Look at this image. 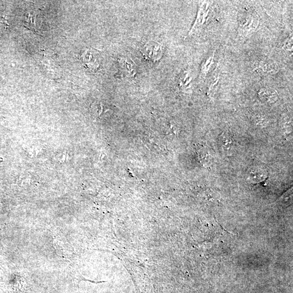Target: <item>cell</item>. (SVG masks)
<instances>
[{
  "label": "cell",
  "mask_w": 293,
  "mask_h": 293,
  "mask_svg": "<svg viewBox=\"0 0 293 293\" xmlns=\"http://www.w3.org/2000/svg\"><path fill=\"white\" fill-rule=\"evenodd\" d=\"M200 156L202 162L204 164L209 166L211 162V158L209 152L208 151L207 152L206 151H204L200 153Z\"/></svg>",
  "instance_id": "obj_13"
},
{
  "label": "cell",
  "mask_w": 293,
  "mask_h": 293,
  "mask_svg": "<svg viewBox=\"0 0 293 293\" xmlns=\"http://www.w3.org/2000/svg\"><path fill=\"white\" fill-rule=\"evenodd\" d=\"M118 62L122 72L126 77H133L137 72L136 66L131 59L128 57H120Z\"/></svg>",
  "instance_id": "obj_6"
},
{
  "label": "cell",
  "mask_w": 293,
  "mask_h": 293,
  "mask_svg": "<svg viewBox=\"0 0 293 293\" xmlns=\"http://www.w3.org/2000/svg\"><path fill=\"white\" fill-rule=\"evenodd\" d=\"M142 53L147 59L152 61H157L162 58L163 46L158 42L149 41L143 47Z\"/></svg>",
  "instance_id": "obj_4"
},
{
  "label": "cell",
  "mask_w": 293,
  "mask_h": 293,
  "mask_svg": "<svg viewBox=\"0 0 293 293\" xmlns=\"http://www.w3.org/2000/svg\"><path fill=\"white\" fill-rule=\"evenodd\" d=\"M260 18L254 11L246 10L238 16V34L246 37L255 32L260 25Z\"/></svg>",
  "instance_id": "obj_1"
},
{
  "label": "cell",
  "mask_w": 293,
  "mask_h": 293,
  "mask_svg": "<svg viewBox=\"0 0 293 293\" xmlns=\"http://www.w3.org/2000/svg\"><path fill=\"white\" fill-rule=\"evenodd\" d=\"M84 66L91 71L96 72L101 64V59L99 52L92 49L84 51L81 56Z\"/></svg>",
  "instance_id": "obj_3"
},
{
  "label": "cell",
  "mask_w": 293,
  "mask_h": 293,
  "mask_svg": "<svg viewBox=\"0 0 293 293\" xmlns=\"http://www.w3.org/2000/svg\"><path fill=\"white\" fill-rule=\"evenodd\" d=\"M267 172L265 170L256 167L252 168L247 172L246 177L251 182L258 183L266 179Z\"/></svg>",
  "instance_id": "obj_8"
},
{
  "label": "cell",
  "mask_w": 293,
  "mask_h": 293,
  "mask_svg": "<svg viewBox=\"0 0 293 293\" xmlns=\"http://www.w3.org/2000/svg\"><path fill=\"white\" fill-rule=\"evenodd\" d=\"M221 146L225 151H231L233 147V141L231 138L227 134H222L220 137Z\"/></svg>",
  "instance_id": "obj_11"
},
{
  "label": "cell",
  "mask_w": 293,
  "mask_h": 293,
  "mask_svg": "<svg viewBox=\"0 0 293 293\" xmlns=\"http://www.w3.org/2000/svg\"><path fill=\"white\" fill-rule=\"evenodd\" d=\"M255 70L257 73L265 75H273L279 72V66L274 60L263 59L258 62Z\"/></svg>",
  "instance_id": "obj_5"
},
{
  "label": "cell",
  "mask_w": 293,
  "mask_h": 293,
  "mask_svg": "<svg viewBox=\"0 0 293 293\" xmlns=\"http://www.w3.org/2000/svg\"><path fill=\"white\" fill-rule=\"evenodd\" d=\"M211 10V4L210 2L204 1L200 3L196 19H195L191 30L189 32V36L196 33L204 27L206 23L209 20Z\"/></svg>",
  "instance_id": "obj_2"
},
{
  "label": "cell",
  "mask_w": 293,
  "mask_h": 293,
  "mask_svg": "<svg viewBox=\"0 0 293 293\" xmlns=\"http://www.w3.org/2000/svg\"><path fill=\"white\" fill-rule=\"evenodd\" d=\"M282 49L287 53H292L293 52V36L292 34L285 40L283 44Z\"/></svg>",
  "instance_id": "obj_12"
},
{
  "label": "cell",
  "mask_w": 293,
  "mask_h": 293,
  "mask_svg": "<svg viewBox=\"0 0 293 293\" xmlns=\"http://www.w3.org/2000/svg\"><path fill=\"white\" fill-rule=\"evenodd\" d=\"M214 62L215 55L213 54L206 59L202 63V66H201V74H202L203 77L205 78L208 75L212 67H213Z\"/></svg>",
  "instance_id": "obj_10"
},
{
  "label": "cell",
  "mask_w": 293,
  "mask_h": 293,
  "mask_svg": "<svg viewBox=\"0 0 293 293\" xmlns=\"http://www.w3.org/2000/svg\"><path fill=\"white\" fill-rule=\"evenodd\" d=\"M260 99L266 103H273L278 100V91L271 88H262L258 91Z\"/></svg>",
  "instance_id": "obj_7"
},
{
  "label": "cell",
  "mask_w": 293,
  "mask_h": 293,
  "mask_svg": "<svg viewBox=\"0 0 293 293\" xmlns=\"http://www.w3.org/2000/svg\"><path fill=\"white\" fill-rule=\"evenodd\" d=\"M193 79L192 72L190 70L183 71L179 78V85L182 89H186L192 84Z\"/></svg>",
  "instance_id": "obj_9"
}]
</instances>
